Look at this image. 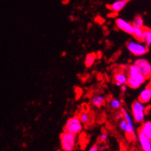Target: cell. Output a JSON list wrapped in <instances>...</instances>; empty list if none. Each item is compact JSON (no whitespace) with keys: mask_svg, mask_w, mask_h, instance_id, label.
<instances>
[{"mask_svg":"<svg viewBox=\"0 0 151 151\" xmlns=\"http://www.w3.org/2000/svg\"><path fill=\"white\" fill-rule=\"evenodd\" d=\"M125 70L128 75L127 86L132 89H138L145 83L147 79L138 71L134 64H129L125 67Z\"/></svg>","mask_w":151,"mask_h":151,"instance_id":"6da1fadb","label":"cell"},{"mask_svg":"<svg viewBox=\"0 0 151 151\" xmlns=\"http://www.w3.org/2000/svg\"><path fill=\"white\" fill-rule=\"evenodd\" d=\"M132 116L136 123H142L144 122L147 114L146 104L141 103L138 100H135L131 106Z\"/></svg>","mask_w":151,"mask_h":151,"instance_id":"7a4b0ae2","label":"cell"},{"mask_svg":"<svg viewBox=\"0 0 151 151\" xmlns=\"http://www.w3.org/2000/svg\"><path fill=\"white\" fill-rule=\"evenodd\" d=\"M83 124L81 122L79 116L69 117L64 127V132L78 135L83 130Z\"/></svg>","mask_w":151,"mask_h":151,"instance_id":"3957f363","label":"cell"},{"mask_svg":"<svg viewBox=\"0 0 151 151\" xmlns=\"http://www.w3.org/2000/svg\"><path fill=\"white\" fill-rule=\"evenodd\" d=\"M126 48L132 55L135 57H142L148 52V47L140 40L128 41Z\"/></svg>","mask_w":151,"mask_h":151,"instance_id":"277c9868","label":"cell"},{"mask_svg":"<svg viewBox=\"0 0 151 151\" xmlns=\"http://www.w3.org/2000/svg\"><path fill=\"white\" fill-rule=\"evenodd\" d=\"M60 142L63 150L73 151L76 147L77 135L67 132H63L60 135Z\"/></svg>","mask_w":151,"mask_h":151,"instance_id":"5b68a950","label":"cell"},{"mask_svg":"<svg viewBox=\"0 0 151 151\" xmlns=\"http://www.w3.org/2000/svg\"><path fill=\"white\" fill-rule=\"evenodd\" d=\"M133 64L146 78L147 80L151 79V63L149 60L143 58H139L134 60Z\"/></svg>","mask_w":151,"mask_h":151,"instance_id":"8992f818","label":"cell"},{"mask_svg":"<svg viewBox=\"0 0 151 151\" xmlns=\"http://www.w3.org/2000/svg\"><path fill=\"white\" fill-rule=\"evenodd\" d=\"M121 116L123 119H125V121L127 122L128 125H129V129H130V134L129 136V140L131 141H135L137 137H136L135 134V128H134V119L132 118V114H130L129 111L125 108L121 109Z\"/></svg>","mask_w":151,"mask_h":151,"instance_id":"52a82bcc","label":"cell"},{"mask_svg":"<svg viewBox=\"0 0 151 151\" xmlns=\"http://www.w3.org/2000/svg\"><path fill=\"white\" fill-rule=\"evenodd\" d=\"M128 75L125 69H121L118 70L116 72L114 73L113 76V82L115 85L118 87H121L122 86L127 84Z\"/></svg>","mask_w":151,"mask_h":151,"instance_id":"ba28073f","label":"cell"},{"mask_svg":"<svg viewBox=\"0 0 151 151\" xmlns=\"http://www.w3.org/2000/svg\"><path fill=\"white\" fill-rule=\"evenodd\" d=\"M115 24L119 29H120L121 31L127 33V34L132 35L133 27H134L132 26V23L129 22V21H127L123 18L118 17L115 20Z\"/></svg>","mask_w":151,"mask_h":151,"instance_id":"9c48e42d","label":"cell"},{"mask_svg":"<svg viewBox=\"0 0 151 151\" xmlns=\"http://www.w3.org/2000/svg\"><path fill=\"white\" fill-rule=\"evenodd\" d=\"M138 101L144 104H147L151 101V80L145 87L141 90L138 95Z\"/></svg>","mask_w":151,"mask_h":151,"instance_id":"30bf717a","label":"cell"},{"mask_svg":"<svg viewBox=\"0 0 151 151\" xmlns=\"http://www.w3.org/2000/svg\"><path fill=\"white\" fill-rule=\"evenodd\" d=\"M137 140L143 151H151V140L138 130Z\"/></svg>","mask_w":151,"mask_h":151,"instance_id":"8fae6325","label":"cell"},{"mask_svg":"<svg viewBox=\"0 0 151 151\" xmlns=\"http://www.w3.org/2000/svg\"><path fill=\"white\" fill-rule=\"evenodd\" d=\"M129 1L130 0H117V1H115L114 2L109 5L107 7L112 13L117 14L119 12H121L122 9H125Z\"/></svg>","mask_w":151,"mask_h":151,"instance_id":"7c38bea8","label":"cell"},{"mask_svg":"<svg viewBox=\"0 0 151 151\" xmlns=\"http://www.w3.org/2000/svg\"><path fill=\"white\" fill-rule=\"evenodd\" d=\"M106 102V98L104 94H95L91 98V103L94 107L96 108H100Z\"/></svg>","mask_w":151,"mask_h":151,"instance_id":"4fadbf2b","label":"cell"},{"mask_svg":"<svg viewBox=\"0 0 151 151\" xmlns=\"http://www.w3.org/2000/svg\"><path fill=\"white\" fill-rule=\"evenodd\" d=\"M141 41L144 42L147 46L149 48L151 45V28L145 27L144 28V32H143L142 37L141 39Z\"/></svg>","mask_w":151,"mask_h":151,"instance_id":"5bb4252c","label":"cell"},{"mask_svg":"<svg viewBox=\"0 0 151 151\" xmlns=\"http://www.w3.org/2000/svg\"><path fill=\"white\" fill-rule=\"evenodd\" d=\"M139 131L151 140V121H144L142 122Z\"/></svg>","mask_w":151,"mask_h":151,"instance_id":"9a60e30c","label":"cell"},{"mask_svg":"<svg viewBox=\"0 0 151 151\" xmlns=\"http://www.w3.org/2000/svg\"><path fill=\"white\" fill-rule=\"evenodd\" d=\"M79 119H80L81 122H83V125H89L92 121V116H91V113H88V111H83L79 113Z\"/></svg>","mask_w":151,"mask_h":151,"instance_id":"2e32d148","label":"cell"},{"mask_svg":"<svg viewBox=\"0 0 151 151\" xmlns=\"http://www.w3.org/2000/svg\"><path fill=\"white\" fill-rule=\"evenodd\" d=\"M97 59L96 54L94 53H89L88 54L85 58V65L87 68L91 67L95 63V60Z\"/></svg>","mask_w":151,"mask_h":151,"instance_id":"e0dca14e","label":"cell"},{"mask_svg":"<svg viewBox=\"0 0 151 151\" xmlns=\"http://www.w3.org/2000/svg\"><path fill=\"white\" fill-rule=\"evenodd\" d=\"M109 106L113 110H119L122 107V101L118 98H112L109 100Z\"/></svg>","mask_w":151,"mask_h":151,"instance_id":"ac0fdd59","label":"cell"},{"mask_svg":"<svg viewBox=\"0 0 151 151\" xmlns=\"http://www.w3.org/2000/svg\"><path fill=\"white\" fill-rule=\"evenodd\" d=\"M131 23H132V26L134 27H144V18L141 15H136Z\"/></svg>","mask_w":151,"mask_h":151,"instance_id":"d6986e66","label":"cell"},{"mask_svg":"<svg viewBox=\"0 0 151 151\" xmlns=\"http://www.w3.org/2000/svg\"><path fill=\"white\" fill-rule=\"evenodd\" d=\"M119 127L121 131L125 132V134H126V135L129 137V134H130V129H129V125H128L127 122L125 121V119L122 118V119L119 121Z\"/></svg>","mask_w":151,"mask_h":151,"instance_id":"ffe728a7","label":"cell"},{"mask_svg":"<svg viewBox=\"0 0 151 151\" xmlns=\"http://www.w3.org/2000/svg\"><path fill=\"white\" fill-rule=\"evenodd\" d=\"M144 28L141 27H133V30H132V36L134 37V40H140L142 37L143 32H144Z\"/></svg>","mask_w":151,"mask_h":151,"instance_id":"44dd1931","label":"cell"},{"mask_svg":"<svg viewBox=\"0 0 151 151\" xmlns=\"http://www.w3.org/2000/svg\"><path fill=\"white\" fill-rule=\"evenodd\" d=\"M107 138H108V133L105 132L101 134V135L99 137V141H101V143H104L106 142Z\"/></svg>","mask_w":151,"mask_h":151,"instance_id":"7402d4cb","label":"cell"},{"mask_svg":"<svg viewBox=\"0 0 151 151\" xmlns=\"http://www.w3.org/2000/svg\"><path fill=\"white\" fill-rule=\"evenodd\" d=\"M99 150H100L99 145L97 144H94V145H92V146L89 148L88 151H99Z\"/></svg>","mask_w":151,"mask_h":151,"instance_id":"603a6c76","label":"cell"},{"mask_svg":"<svg viewBox=\"0 0 151 151\" xmlns=\"http://www.w3.org/2000/svg\"><path fill=\"white\" fill-rule=\"evenodd\" d=\"M127 85H124V86H122L120 87V89L121 91H122V92H125L126 90H127Z\"/></svg>","mask_w":151,"mask_h":151,"instance_id":"cb8c5ba5","label":"cell"},{"mask_svg":"<svg viewBox=\"0 0 151 151\" xmlns=\"http://www.w3.org/2000/svg\"><path fill=\"white\" fill-rule=\"evenodd\" d=\"M59 151H65V150H59Z\"/></svg>","mask_w":151,"mask_h":151,"instance_id":"d4e9b609","label":"cell"}]
</instances>
